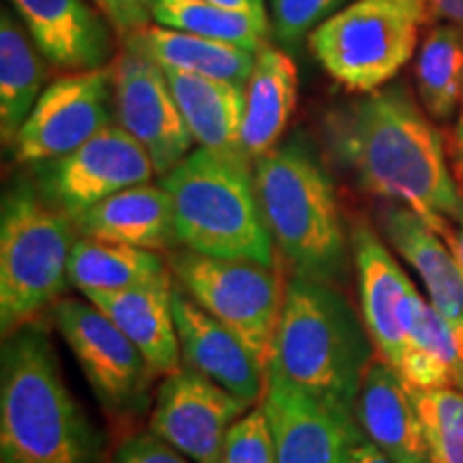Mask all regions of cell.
<instances>
[{
    "mask_svg": "<svg viewBox=\"0 0 463 463\" xmlns=\"http://www.w3.org/2000/svg\"><path fill=\"white\" fill-rule=\"evenodd\" d=\"M427 116L405 84L382 86L328 118V142L364 191L410 206L447 241L463 194Z\"/></svg>",
    "mask_w": 463,
    "mask_h": 463,
    "instance_id": "cell-1",
    "label": "cell"
},
{
    "mask_svg": "<svg viewBox=\"0 0 463 463\" xmlns=\"http://www.w3.org/2000/svg\"><path fill=\"white\" fill-rule=\"evenodd\" d=\"M7 337L0 373V459L101 463V433L67 389L45 328L33 320Z\"/></svg>",
    "mask_w": 463,
    "mask_h": 463,
    "instance_id": "cell-2",
    "label": "cell"
},
{
    "mask_svg": "<svg viewBox=\"0 0 463 463\" xmlns=\"http://www.w3.org/2000/svg\"><path fill=\"white\" fill-rule=\"evenodd\" d=\"M375 347L363 317L335 283L294 275L266 372L307 395L354 414Z\"/></svg>",
    "mask_w": 463,
    "mask_h": 463,
    "instance_id": "cell-3",
    "label": "cell"
},
{
    "mask_svg": "<svg viewBox=\"0 0 463 463\" xmlns=\"http://www.w3.org/2000/svg\"><path fill=\"white\" fill-rule=\"evenodd\" d=\"M260 208L275 249L294 275L337 283L352 256L331 174L294 136L253 161Z\"/></svg>",
    "mask_w": 463,
    "mask_h": 463,
    "instance_id": "cell-4",
    "label": "cell"
},
{
    "mask_svg": "<svg viewBox=\"0 0 463 463\" xmlns=\"http://www.w3.org/2000/svg\"><path fill=\"white\" fill-rule=\"evenodd\" d=\"M161 184L172 195L181 247L275 266V242L260 208L251 159L198 146L161 176Z\"/></svg>",
    "mask_w": 463,
    "mask_h": 463,
    "instance_id": "cell-5",
    "label": "cell"
},
{
    "mask_svg": "<svg viewBox=\"0 0 463 463\" xmlns=\"http://www.w3.org/2000/svg\"><path fill=\"white\" fill-rule=\"evenodd\" d=\"M73 219L28 181L7 189L0 213V326L7 337L65 292Z\"/></svg>",
    "mask_w": 463,
    "mask_h": 463,
    "instance_id": "cell-6",
    "label": "cell"
},
{
    "mask_svg": "<svg viewBox=\"0 0 463 463\" xmlns=\"http://www.w3.org/2000/svg\"><path fill=\"white\" fill-rule=\"evenodd\" d=\"M427 20V0H354L311 31L309 50L345 89L372 92L412 58Z\"/></svg>",
    "mask_w": 463,
    "mask_h": 463,
    "instance_id": "cell-7",
    "label": "cell"
},
{
    "mask_svg": "<svg viewBox=\"0 0 463 463\" xmlns=\"http://www.w3.org/2000/svg\"><path fill=\"white\" fill-rule=\"evenodd\" d=\"M167 264L174 283L241 337L258 361L269 367L286 298L279 270L251 260L204 256L184 247L172 251Z\"/></svg>",
    "mask_w": 463,
    "mask_h": 463,
    "instance_id": "cell-8",
    "label": "cell"
},
{
    "mask_svg": "<svg viewBox=\"0 0 463 463\" xmlns=\"http://www.w3.org/2000/svg\"><path fill=\"white\" fill-rule=\"evenodd\" d=\"M54 320L103 410L125 420L140 416L157 373L129 337L90 300H58Z\"/></svg>",
    "mask_w": 463,
    "mask_h": 463,
    "instance_id": "cell-9",
    "label": "cell"
},
{
    "mask_svg": "<svg viewBox=\"0 0 463 463\" xmlns=\"http://www.w3.org/2000/svg\"><path fill=\"white\" fill-rule=\"evenodd\" d=\"M112 65L73 71L42 92L33 112L17 131V164H45L73 153L92 136L112 125Z\"/></svg>",
    "mask_w": 463,
    "mask_h": 463,
    "instance_id": "cell-10",
    "label": "cell"
},
{
    "mask_svg": "<svg viewBox=\"0 0 463 463\" xmlns=\"http://www.w3.org/2000/svg\"><path fill=\"white\" fill-rule=\"evenodd\" d=\"M153 159L120 125H109L65 157L45 161L39 191L52 206L75 219L118 191L150 183Z\"/></svg>",
    "mask_w": 463,
    "mask_h": 463,
    "instance_id": "cell-11",
    "label": "cell"
},
{
    "mask_svg": "<svg viewBox=\"0 0 463 463\" xmlns=\"http://www.w3.org/2000/svg\"><path fill=\"white\" fill-rule=\"evenodd\" d=\"M112 82L116 125L140 142L155 172L165 176L195 144L165 71L136 45L125 43L112 62Z\"/></svg>",
    "mask_w": 463,
    "mask_h": 463,
    "instance_id": "cell-12",
    "label": "cell"
},
{
    "mask_svg": "<svg viewBox=\"0 0 463 463\" xmlns=\"http://www.w3.org/2000/svg\"><path fill=\"white\" fill-rule=\"evenodd\" d=\"M155 399L148 431L194 463H219L232 425L253 408L187 364L165 375Z\"/></svg>",
    "mask_w": 463,
    "mask_h": 463,
    "instance_id": "cell-13",
    "label": "cell"
},
{
    "mask_svg": "<svg viewBox=\"0 0 463 463\" xmlns=\"http://www.w3.org/2000/svg\"><path fill=\"white\" fill-rule=\"evenodd\" d=\"M262 405L277 463H347L363 433L354 414L307 395L270 372H266Z\"/></svg>",
    "mask_w": 463,
    "mask_h": 463,
    "instance_id": "cell-14",
    "label": "cell"
},
{
    "mask_svg": "<svg viewBox=\"0 0 463 463\" xmlns=\"http://www.w3.org/2000/svg\"><path fill=\"white\" fill-rule=\"evenodd\" d=\"M361 314L375 356L399 367L402 352L420 294L384 245L378 230L358 219L350 228Z\"/></svg>",
    "mask_w": 463,
    "mask_h": 463,
    "instance_id": "cell-15",
    "label": "cell"
},
{
    "mask_svg": "<svg viewBox=\"0 0 463 463\" xmlns=\"http://www.w3.org/2000/svg\"><path fill=\"white\" fill-rule=\"evenodd\" d=\"M172 309L181 341L183 364L217 382L247 403L256 405L266 391V367L258 356L176 283Z\"/></svg>",
    "mask_w": 463,
    "mask_h": 463,
    "instance_id": "cell-16",
    "label": "cell"
},
{
    "mask_svg": "<svg viewBox=\"0 0 463 463\" xmlns=\"http://www.w3.org/2000/svg\"><path fill=\"white\" fill-rule=\"evenodd\" d=\"M9 5L52 65L69 71L108 67L112 37L86 0H9Z\"/></svg>",
    "mask_w": 463,
    "mask_h": 463,
    "instance_id": "cell-17",
    "label": "cell"
},
{
    "mask_svg": "<svg viewBox=\"0 0 463 463\" xmlns=\"http://www.w3.org/2000/svg\"><path fill=\"white\" fill-rule=\"evenodd\" d=\"M380 230L391 247L419 273L430 303L450 324L463 350V270L447 241L410 206L380 208Z\"/></svg>",
    "mask_w": 463,
    "mask_h": 463,
    "instance_id": "cell-18",
    "label": "cell"
},
{
    "mask_svg": "<svg viewBox=\"0 0 463 463\" xmlns=\"http://www.w3.org/2000/svg\"><path fill=\"white\" fill-rule=\"evenodd\" d=\"M354 419L364 436L395 463H431L412 389L380 356L364 373Z\"/></svg>",
    "mask_w": 463,
    "mask_h": 463,
    "instance_id": "cell-19",
    "label": "cell"
},
{
    "mask_svg": "<svg viewBox=\"0 0 463 463\" xmlns=\"http://www.w3.org/2000/svg\"><path fill=\"white\" fill-rule=\"evenodd\" d=\"M172 294L174 277L170 275L144 286L116 289V292H90L84 297L99 307L129 337L155 373L165 378L183 367Z\"/></svg>",
    "mask_w": 463,
    "mask_h": 463,
    "instance_id": "cell-20",
    "label": "cell"
},
{
    "mask_svg": "<svg viewBox=\"0 0 463 463\" xmlns=\"http://www.w3.org/2000/svg\"><path fill=\"white\" fill-rule=\"evenodd\" d=\"M80 236L150 251L176 249L174 202L164 184L142 183L109 195L73 219Z\"/></svg>",
    "mask_w": 463,
    "mask_h": 463,
    "instance_id": "cell-21",
    "label": "cell"
},
{
    "mask_svg": "<svg viewBox=\"0 0 463 463\" xmlns=\"http://www.w3.org/2000/svg\"><path fill=\"white\" fill-rule=\"evenodd\" d=\"M165 78L198 146L230 157H247L242 148V86L183 71H165Z\"/></svg>",
    "mask_w": 463,
    "mask_h": 463,
    "instance_id": "cell-22",
    "label": "cell"
},
{
    "mask_svg": "<svg viewBox=\"0 0 463 463\" xmlns=\"http://www.w3.org/2000/svg\"><path fill=\"white\" fill-rule=\"evenodd\" d=\"M298 71L286 52L266 43L245 86L242 148L256 161L277 146L297 108Z\"/></svg>",
    "mask_w": 463,
    "mask_h": 463,
    "instance_id": "cell-23",
    "label": "cell"
},
{
    "mask_svg": "<svg viewBox=\"0 0 463 463\" xmlns=\"http://www.w3.org/2000/svg\"><path fill=\"white\" fill-rule=\"evenodd\" d=\"M125 43L136 45L148 58H153L164 71H183L223 80L242 89L251 78L258 56V52L241 48V45L215 42V39L159 24L129 34L125 37Z\"/></svg>",
    "mask_w": 463,
    "mask_h": 463,
    "instance_id": "cell-24",
    "label": "cell"
},
{
    "mask_svg": "<svg viewBox=\"0 0 463 463\" xmlns=\"http://www.w3.org/2000/svg\"><path fill=\"white\" fill-rule=\"evenodd\" d=\"M414 391H463V350L450 324L430 300L419 298L397 367Z\"/></svg>",
    "mask_w": 463,
    "mask_h": 463,
    "instance_id": "cell-25",
    "label": "cell"
},
{
    "mask_svg": "<svg viewBox=\"0 0 463 463\" xmlns=\"http://www.w3.org/2000/svg\"><path fill=\"white\" fill-rule=\"evenodd\" d=\"M43 54L24 24L3 9L0 15V133L14 144L34 103L42 97L45 71Z\"/></svg>",
    "mask_w": 463,
    "mask_h": 463,
    "instance_id": "cell-26",
    "label": "cell"
},
{
    "mask_svg": "<svg viewBox=\"0 0 463 463\" xmlns=\"http://www.w3.org/2000/svg\"><path fill=\"white\" fill-rule=\"evenodd\" d=\"M69 283L82 294L116 292L170 277L159 251L78 236L67 266Z\"/></svg>",
    "mask_w": 463,
    "mask_h": 463,
    "instance_id": "cell-27",
    "label": "cell"
},
{
    "mask_svg": "<svg viewBox=\"0 0 463 463\" xmlns=\"http://www.w3.org/2000/svg\"><path fill=\"white\" fill-rule=\"evenodd\" d=\"M416 89L433 120H449L463 101V28L433 26L420 45L414 67Z\"/></svg>",
    "mask_w": 463,
    "mask_h": 463,
    "instance_id": "cell-28",
    "label": "cell"
},
{
    "mask_svg": "<svg viewBox=\"0 0 463 463\" xmlns=\"http://www.w3.org/2000/svg\"><path fill=\"white\" fill-rule=\"evenodd\" d=\"M153 20L159 26L194 33L215 42L260 52L266 45L269 17L249 11L215 7L194 0H157Z\"/></svg>",
    "mask_w": 463,
    "mask_h": 463,
    "instance_id": "cell-29",
    "label": "cell"
},
{
    "mask_svg": "<svg viewBox=\"0 0 463 463\" xmlns=\"http://www.w3.org/2000/svg\"><path fill=\"white\" fill-rule=\"evenodd\" d=\"M431 463H463V391H414Z\"/></svg>",
    "mask_w": 463,
    "mask_h": 463,
    "instance_id": "cell-30",
    "label": "cell"
},
{
    "mask_svg": "<svg viewBox=\"0 0 463 463\" xmlns=\"http://www.w3.org/2000/svg\"><path fill=\"white\" fill-rule=\"evenodd\" d=\"M219 463H277L273 431L262 403L232 425Z\"/></svg>",
    "mask_w": 463,
    "mask_h": 463,
    "instance_id": "cell-31",
    "label": "cell"
},
{
    "mask_svg": "<svg viewBox=\"0 0 463 463\" xmlns=\"http://www.w3.org/2000/svg\"><path fill=\"white\" fill-rule=\"evenodd\" d=\"M344 0H270L273 34L277 42L294 48L316 26L337 14Z\"/></svg>",
    "mask_w": 463,
    "mask_h": 463,
    "instance_id": "cell-32",
    "label": "cell"
},
{
    "mask_svg": "<svg viewBox=\"0 0 463 463\" xmlns=\"http://www.w3.org/2000/svg\"><path fill=\"white\" fill-rule=\"evenodd\" d=\"M109 463H187V459L153 431H144L127 438Z\"/></svg>",
    "mask_w": 463,
    "mask_h": 463,
    "instance_id": "cell-33",
    "label": "cell"
},
{
    "mask_svg": "<svg viewBox=\"0 0 463 463\" xmlns=\"http://www.w3.org/2000/svg\"><path fill=\"white\" fill-rule=\"evenodd\" d=\"M95 5L116 33L129 37L148 26L157 0H95Z\"/></svg>",
    "mask_w": 463,
    "mask_h": 463,
    "instance_id": "cell-34",
    "label": "cell"
},
{
    "mask_svg": "<svg viewBox=\"0 0 463 463\" xmlns=\"http://www.w3.org/2000/svg\"><path fill=\"white\" fill-rule=\"evenodd\" d=\"M430 20L463 28V0H427Z\"/></svg>",
    "mask_w": 463,
    "mask_h": 463,
    "instance_id": "cell-35",
    "label": "cell"
},
{
    "mask_svg": "<svg viewBox=\"0 0 463 463\" xmlns=\"http://www.w3.org/2000/svg\"><path fill=\"white\" fill-rule=\"evenodd\" d=\"M347 463H395V461L382 453V450L375 447L372 439L364 436V433H361L354 442V447H352V453H350V459H347Z\"/></svg>",
    "mask_w": 463,
    "mask_h": 463,
    "instance_id": "cell-36",
    "label": "cell"
},
{
    "mask_svg": "<svg viewBox=\"0 0 463 463\" xmlns=\"http://www.w3.org/2000/svg\"><path fill=\"white\" fill-rule=\"evenodd\" d=\"M194 3L215 5V7L236 9V11H249V14H260V15H266L264 0H194Z\"/></svg>",
    "mask_w": 463,
    "mask_h": 463,
    "instance_id": "cell-37",
    "label": "cell"
},
{
    "mask_svg": "<svg viewBox=\"0 0 463 463\" xmlns=\"http://www.w3.org/2000/svg\"><path fill=\"white\" fill-rule=\"evenodd\" d=\"M450 155H453L455 174H463V112L459 116V120H457L453 140H450Z\"/></svg>",
    "mask_w": 463,
    "mask_h": 463,
    "instance_id": "cell-38",
    "label": "cell"
},
{
    "mask_svg": "<svg viewBox=\"0 0 463 463\" xmlns=\"http://www.w3.org/2000/svg\"><path fill=\"white\" fill-rule=\"evenodd\" d=\"M447 245L450 247V251L455 253L457 262H459L461 270H463V225H461V230L450 232L449 239H447Z\"/></svg>",
    "mask_w": 463,
    "mask_h": 463,
    "instance_id": "cell-39",
    "label": "cell"
},
{
    "mask_svg": "<svg viewBox=\"0 0 463 463\" xmlns=\"http://www.w3.org/2000/svg\"><path fill=\"white\" fill-rule=\"evenodd\" d=\"M455 178H457V184H459V189L463 194V174H455Z\"/></svg>",
    "mask_w": 463,
    "mask_h": 463,
    "instance_id": "cell-40",
    "label": "cell"
},
{
    "mask_svg": "<svg viewBox=\"0 0 463 463\" xmlns=\"http://www.w3.org/2000/svg\"><path fill=\"white\" fill-rule=\"evenodd\" d=\"M461 106H463V101H461Z\"/></svg>",
    "mask_w": 463,
    "mask_h": 463,
    "instance_id": "cell-41",
    "label": "cell"
}]
</instances>
